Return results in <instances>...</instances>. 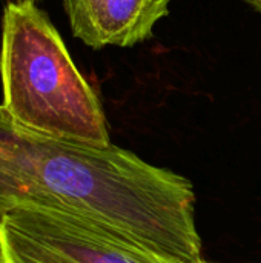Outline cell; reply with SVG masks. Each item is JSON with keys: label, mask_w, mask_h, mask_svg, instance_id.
Masks as SVG:
<instances>
[{"label": "cell", "mask_w": 261, "mask_h": 263, "mask_svg": "<svg viewBox=\"0 0 261 263\" xmlns=\"http://www.w3.org/2000/svg\"><path fill=\"white\" fill-rule=\"evenodd\" d=\"M189 179L117 145L49 137L9 119L0 105V219L22 206L78 213L151 250L202 263Z\"/></svg>", "instance_id": "6da1fadb"}, {"label": "cell", "mask_w": 261, "mask_h": 263, "mask_svg": "<svg viewBox=\"0 0 261 263\" xmlns=\"http://www.w3.org/2000/svg\"><path fill=\"white\" fill-rule=\"evenodd\" d=\"M72 34L85 45L129 48L151 39L169 0H63Z\"/></svg>", "instance_id": "277c9868"}, {"label": "cell", "mask_w": 261, "mask_h": 263, "mask_svg": "<svg viewBox=\"0 0 261 263\" xmlns=\"http://www.w3.org/2000/svg\"><path fill=\"white\" fill-rule=\"evenodd\" d=\"M248 3H249L254 9H257L258 12H261V0H248Z\"/></svg>", "instance_id": "5b68a950"}, {"label": "cell", "mask_w": 261, "mask_h": 263, "mask_svg": "<svg viewBox=\"0 0 261 263\" xmlns=\"http://www.w3.org/2000/svg\"><path fill=\"white\" fill-rule=\"evenodd\" d=\"M0 263L188 262L151 250L78 213L22 206L0 219Z\"/></svg>", "instance_id": "3957f363"}, {"label": "cell", "mask_w": 261, "mask_h": 263, "mask_svg": "<svg viewBox=\"0 0 261 263\" xmlns=\"http://www.w3.org/2000/svg\"><path fill=\"white\" fill-rule=\"evenodd\" d=\"M0 2H6V3H9V2H22V0H0ZM35 2V0H34Z\"/></svg>", "instance_id": "8992f818"}, {"label": "cell", "mask_w": 261, "mask_h": 263, "mask_svg": "<svg viewBox=\"0 0 261 263\" xmlns=\"http://www.w3.org/2000/svg\"><path fill=\"white\" fill-rule=\"evenodd\" d=\"M0 79V105L17 125L78 143H111L97 92L34 0L5 5Z\"/></svg>", "instance_id": "7a4b0ae2"}]
</instances>
